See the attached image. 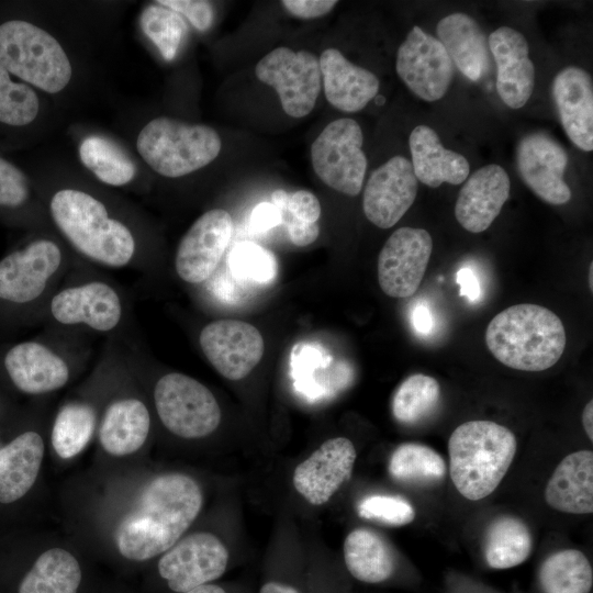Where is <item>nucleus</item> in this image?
<instances>
[{
  "instance_id": "obj_1",
  "label": "nucleus",
  "mask_w": 593,
  "mask_h": 593,
  "mask_svg": "<svg viewBox=\"0 0 593 593\" xmlns=\"http://www.w3.org/2000/svg\"><path fill=\"white\" fill-rule=\"evenodd\" d=\"M202 501L199 484L186 474L155 478L143 490L137 507L118 528L115 542L120 553L144 561L166 552L195 519Z\"/></svg>"
},
{
  "instance_id": "obj_2",
  "label": "nucleus",
  "mask_w": 593,
  "mask_h": 593,
  "mask_svg": "<svg viewBox=\"0 0 593 593\" xmlns=\"http://www.w3.org/2000/svg\"><path fill=\"white\" fill-rule=\"evenodd\" d=\"M54 225L83 259L111 269L138 270V245L130 226L79 189H60L49 200Z\"/></svg>"
},
{
  "instance_id": "obj_3",
  "label": "nucleus",
  "mask_w": 593,
  "mask_h": 593,
  "mask_svg": "<svg viewBox=\"0 0 593 593\" xmlns=\"http://www.w3.org/2000/svg\"><path fill=\"white\" fill-rule=\"evenodd\" d=\"M485 343L503 365L523 371H544L558 362L566 332L558 315L530 303L512 305L489 323Z\"/></svg>"
},
{
  "instance_id": "obj_4",
  "label": "nucleus",
  "mask_w": 593,
  "mask_h": 593,
  "mask_svg": "<svg viewBox=\"0 0 593 593\" xmlns=\"http://www.w3.org/2000/svg\"><path fill=\"white\" fill-rule=\"evenodd\" d=\"M516 449L515 435L503 425L481 419L459 425L448 441L455 488L470 501L489 496L506 474Z\"/></svg>"
},
{
  "instance_id": "obj_5",
  "label": "nucleus",
  "mask_w": 593,
  "mask_h": 593,
  "mask_svg": "<svg viewBox=\"0 0 593 593\" xmlns=\"http://www.w3.org/2000/svg\"><path fill=\"white\" fill-rule=\"evenodd\" d=\"M136 147L154 171L178 178L213 161L221 152L222 142L211 126L160 116L142 128Z\"/></svg>"
},
{
  "instance_id": "obj_6",
  "label": "nucleus",
  "mask_w": 593,
  "mask_h": 593,
  "mask_svg": "<svg viewBox=\"0 0 593 593\" xmlns=\"http://www.w3.org/2000/svg\"><path fill=\"white\" fill-rule=\"evenodd\" d=\"M0 64L9 74L48 93L61 91L72 75L71 64L58 41L22 20L0 25Z\"/></svg>"
},
{
  "instance_id": "obj_7",
  "label": "nucleus",
  "mask_w": 593,
  "mask_h": 593,
  "mask_svg": "<svg viewBox=\"0 0 593 593\" xmlns=\"http://www.w3.org/2000/svg\"><path fill=\"white\" fill-rule=\"evenodd\" d=\"M47 321L68 329L118 332L127 318L121 290L102 277H83L59 286L46 303Z\"/></svg>"
},
{
  "instance_id": "obj_8",
  "label": "nucleus",
  "mask_w": 593,
  "mask_h": 593,
  "mask_svg": "<svg viewBox=\"0 0 593 593\" xmlns=\"http://www.w3.org/2000/svg\"><path fill=\"white\" fill-rule=\"evenodd\" d=\"M69 269L57 242L32 240L0 260V301L16 305L47 303Z\"/></svg>"
},
{
  "instance_id": "obj_9",
  "label": "nucleus",
  "mask_w": 593,
  "mask_h": 593,
  "mask_svg": "<svg viewBox=\"0 0 593 593\" xmlns=\"http://www.w3.org/2000/svg\"><path fill=\"white\" fill-rule=\"evenodd\" d=\"M154 404L161 424L182 438H202L220 425L221 409L201 382L180 372L163 374L154 385Z\"/></svg>"
},
{
  "instance_id": "obj_10",
  "label": "nucleus",
  "mask_w": 593,
  "mask_h": 593,
  "mask_svg": "<svg viewBox=\"0 0 593 593\" xmlns=\"http://www.w3.org/2000/svg\"><path fill=\"white\" fill-rule=\"evenodd\" d=\"M362 142L361 127L355 120L342 118L327 124L311 146L316 176L338 192L357 195L368 164Z\"/></svg>"
},
{
  "instance_id": "obj_11",
  "label": "nucleus",
  "mask_w": 593,
  "mask_h": 593,
  "mask_svg": "<svg viewBox=\"0 0 593 593\" xmlns=\"http://www.w3.org/2000/svg\"><path fill=\"white\" fill-rule=\"evenodd\" d=\"M255 75L277 91L288 115L303 118L314 109L322 88L320 61L314 54L277 47L257 63Z\"/></svg>"
},
{
  "instance_id": "obj_12",
  "label": "nucleus",
  "mask_w": 593,
  "mask_h": 593,
  "mask_svg": "<svg viewBox=\"0 0 593 593\" xmlns=\"http://www.w3.org/2000/svg\"><path fill=\"white\" fill-rule=\"evenodd\" d=\"M81 358L48 339L25 340L7 351L3 366L20 391L44 394L64 388L71 378L74 360Z\"/></svg>"
},
{
  "instance_id": "obj_13",
  "label": "nucleus",
  "mask_w": 593,
  "mask_h": 593,
  "mask_svg": "<svg viewBox=\"0 0 593 593\" xmlns=\"http://www.w3.org/2000/svg\"><path fill=\"white\" fill-rule=\"evenodd\" d=\"M454 67L441 43L417 25L398 49L395 68L399 77L425 101H436L445 96Z\"/></svg>"
},
{
  "instance_id": "obj_14",
  "label": "nucleus",
  "mask_w": 593,
  "mask_h": 593,
  "mask_svg": "<svg viewBox=\"0 0 593 593\" xmlns=\"http://www.w3.org/2000/svg\"><path fill=\"white\" fill-rule=\"evenodd\" d=\"M228 551L211 533H195L176 542L158 562V572L170 590L183 593L220 578Z\"/></svg>"
},
{
  "instance_id": "obj_15",
  "label": "nucleus",
  "mask_w": 593,
  "mask_h": 593,
  "mask_svg": "<svg viewBox=\"0 0 593 593\" xmlns=\"http://www.w3.org/2000/svg\"><path fill=\"white\" fill-rule=\"evenodd\" d=\"M433 249L423 228L400 227L384 243L378 257V281L392 298H407L418 289Z\"/></svg>"
},
{
  "instance_id": "obj_16",
  "label": "nucleus",
  "mask_w": 593,
  "mask_h": 593,
  "mask_svg": "<svg viewBox=\"0 0 593 593\" xmlns=\"http://www.w3.org/2000/svg\"><path fill=\"white\" fill-rule=\"evenodd\" d=\"M233 220L223 209L199 216L179 242L175 256L178 277L200 284L212 277L231 240Z\"/></svg>"
},
{
  "instance_id": "obj_17",
  "label": "nucleus",
  "mask_w": 593,
  "mask_h": 593,
  "mask_svg": "<svg viewBox=\"0 0 593 593\" xmlns=\"http://www.w3.org/2000/svg\"><path fill=\"white\" fill-rule=\"evenodd\" d=\"M203 355L224 378L237 381L247 377L264 355V339L249 323L219 320L206 324L199 334Z\"/></svg>"
},
{
  "instance_id": "obj_18",
  "label": "nucleus",
  "mask_w": 593,
  "mask_h": 593,
  "mask_svg": "<svg viewBox=\"0 0 593 593\" xmlns=\"http://www.w3.org/2000/svg\"><path fill=\"white\" fill-rule=\"evenodd\" d=\"M568 160L562 146L542 132L524 136L517 146L516 161L522 180L549 204H564L571 199V190L563 179Z\"/></svg>"
},
{
  "instance_id": "obj_19",
  "label": "nucleus",
  "mask_w": 593,
  "mask_h": 593,
  "mask_svg": "<svg viewBox=\"0 0 593 593\" xmlns=\"http://www.w3.org/2000/svg\"><path fill=\"white\" fill-rule=\"evenodd\" d=\"M417 189L411 161L393 156L370 175L363 191V213L376 226L390 228L412 206Z\"/></svg>"
},
{
  "instance_id": "obj_20",
  "label": "nucleus",
  "mask_w": 593,
  "mask_h": 593,
  "mask_svg": "<svg viewBox=\"0 0 593 593\" xmlns=\"http://www.w3.org/2000/svg\"><path fill=\"white\" fill-rule=\"evenodd\" d=\"M356 457L348 438H331L295 468L293 485L307 502L322 505L349 480Z\"/></svg>"
},
{
  "instance_id": "obj_21",
  "label": "nucleus",
  "mask_w": 593,
  "mask_h": 593,
  "mask_svg": "<svg viewBox=\"0 0 593 593\" xmlns=\"http://www.w3.org/2000/svg\"><path fill=\"white\" fill-rule=\"evenodd\" d=\"M488 42L496 64L500 98L512 109L524 107L535 87V68L526 38L518 31L502 26L490 34Z\"/></svg>"
},
{
  "instance_id": "obj_22",
  "label": "nucleus",
  "mask_w": 593,
  "mask_h": 593,
  "mask_svg": "<svg viewBox=\"0 0 593 593\" xmlns=\"http://www.w3.org/2000/svg\"><path fill=\"white\" fill-rule=\"evenodd\" d=\"M511 181L500 165H486L474 171L457 197L455 216L470 233L490 227L510 198Z\"/></svg>"
},
{
  "instance_id": "obj_23",
  "label": "nucleus",
  "mask_w": 593,
  "mask_h": 593,
  "mask_svg": "<svg viewBox=\"0 0 593 593\" xmlns=\"http://www.w3.org/2000/svg\"><path fill=\"white\" fill-rule=\"evenodd\" d=\"M552 98L562 127L584 152L593 149V85L582 68L568 66L552 81Z\"/></svg>"
},
{
  "instance_id": "obj_24",
  "label": "nucleus",
  "mask_w": 593,
  "mask_h": 593,
  "mask_svg": "<svg viewBox=\"0 0 593 593\" xmlns=\"http://www.w3.org/2000/svg\"><path fill=\"white\" fill-rule=\"evenodd\" d=\"M318 61L325 97L337 110L358 112L377 96V76L349 61L338 49L323 51Z\"/></svg>"
},
{
  "instance_id": "obj_25",
  "label": "nucleus",
  "mask_w": 593,
  "mask_h": 593,
  "mask_svg": "<svg viewBox=\"0 0 593 593\" xmlns=\"http://www.w3.org/2000/svg\"><path fill=\"white\" fill-rule=\"evenodd\" d=\"M438 41L446 49L454 66L472 81L490 70L489 42L479 24L468 14L456 12L437 23Z\"/></svg>"
},
{
  "instance_id": "obj_26",
  "label": "nucleus",
  "mask_w": 593,
  "mask_h": 593,
  "mask_svg": "<svg viewBox=\"0 0 593 593\" xmlns=\"http://www.w3.org/2000/svg\"><path fill=\"white\" fill-rule=\"evenodd\" d=\"M546 503L569 514L593 512V452L579 450L566 456L545 489Z\"/></svg>"
},
{
  "instance_id": "obj_27",
  "label": "nucleus",
  "mask_w": 593,
  "mask_h": 593,
  "mask_svg": "<svg viewBox=\"0 0 593 593\" xmlns=\"http://www.w3.org/2000/svg\"><path fill=\"white\" fill-rule=\"evenodd\" d=\"M410 150L416 179L428 187L437 188L444 182L459 184L469 176L468 160L446 149L429 126L418 125L411 132Z\"/></svg>"
},
{
  "instance_id": "obj_28",
  "label": "nucleus",
  "mask_w": 593,
  "mask_h": 593,
  "mask_svg": "<svg viewBox=\"0 0 593 593\" xmlns=\"http://www.w3.org/2000/svg\"><path fill=\"white\" fill-rule=\"evenodd\" d=\"M149 429L150 414L146 404L136 396H122L107 405L99 427V440L108 454L125 456L144 445Z\"/></svg>"
},
{
  "instance_id": "obj_29",
  "label": "nucleus",
  "mask_w": 593,
  "mask_h": 593,
  "mask_svg": "<svg viewBox=\"0 0 593 593\" xmlns=\"http://www.w3.org/2000/svg\"><path fill=\"white\" fill-rule=\"evenodd\" d=\"M44 455V441L33 430L16 436L0 448V502L11 503L34 484Z\"/></svg>"
},
{
  "instance_id": "obj_30",
  "label": "nucleus",
  "mask_w": 593,
  "mask_h": 593,
  "mask_svg": "<svg viewBox=\"0 0 593 593\" xmlns=\"http://www.w3.org/2000/svg\"><path fill=\"white\" fill-rule=\"evenodd\" d=\"M344 559L350 574L366 583L383 582L395 569V558L389 544L368 528H356L347 535Z\"/></svg>"
},
{
  "instance_id": "obj_31",
  "label": "nucleus",
  "mask_w": 593,
  "mask_h": 593,
  "mask_svg": "<svg viewBox=\"0 0 593 593\" xmlns=\"http://www.w3.org/2000/svg\"><path fill=\"white\" fill-rule=\"evenodd\" d=\"M81 578L77 559L67 550L53 548L36 559L18 593H77Z\"/></svg>"
},
{
  "instance_id": "obj_32",
  "label": "nucleus",
  "mask_w": 593,
  "mask_h": 593,
  "mask_svg": "<svg viewBox=\"0 0 593 593\" xmlns=\"http://www.w3.org/2000/svg\"><path fill=\"white\" fill-rule=\"evenodd\" d=\"M532 548V534L521 518L500 516L486 530L484 557L493 569H508L523 563L529 557Z\"/></svg>"
},
{
  "instance_id": "obj_33",
  "label": "nucleus",
  "mask_w": 593,
  "mask_h": 593,
  "mask_svg": "<svg viewBox=\"0 0 593 593\" xmlns=\"http://www.w3.org/2000/svg\"><path fill=\"white\" fill-rule=\"evenodd\" d=\"M539 582L544 593H590L593 570L583 552L564 549L542 562Z\"/></svg>"
},
{
  "instance_id": "obj_34",
  "label": "nucleus",
  "mask_w": 593,
  "mask_h": 593,
  "mask_svg": "<svg viewBox=\"0 0 593 593\" xmlns=\"http://www.w3.org/2000/svg\"><path fill=\"white\" fill-rule=\"evenodd\" d=\"M97 425V411L89 402L71 401L64 404L52 428V446L63 459L78 455L91 439Z\"/></svg>"
},
{
  "instance_id": "obj_35",
  "label": "nucleus",
  "mask_w": 593,
  "mask_h": 593,
  "mask_svg": "<svg viewBox=\"0 0 593 593\" xmlns=\"http://www.w3.org/2000/svg\"><path fill=\"white\" fill-rule=\"evenodd\" d=\"M81 163L103 183L121 187L131 182L136 167L130 157L112 141L91 135L79 147Z\"/></svg>"
},
{
  "instance_id": "obj_36",
  "label": "nucleus",
  "mask_w": 593,
  "mask_h": 593,
  "mask_svg": "<svg viewBox=\"0 0 593 593\" xmlns=\"http://www.w3.org/2000/svg\"><path fill=\"white\" fill-rule=\"evenodd\" d=\"M389 472L394 480L403 483L427 484L445 477L446 462L426 445L405 443L392 452Z\"/></svg>"
},
{
  "instance_id": "obj_37",
  "label": "nucleus",
  "mask_w": 593,
  "mask_h": 593,
  "mask_svg": "<svg viewBox=\"0 0 593 593\" xmlns=\"http://www.w3.org/2000/svg\"><path fill=\"white\" fill-rule=\"evenodd\" d=\"M439 399L440 387L437 380L415 373L407 377L395 390L392 414L402 424H416L436 409Z\"/></svg>"
},
{
  "instance_id": "obj_38",
  "label": "nucleus",
  "mask_w": 593,
  "mask_h": 593,
  "mask_svg": "<svg viewBox=\"0 0 593 593\" xmlns=\"http://www.w3.org/2000/svg\"><path fill=\"white\" fill-rule=\"evenodd\" d=\"M139 21L144 34L154 43L163 58L172 60L187 33L182 16L155 2L143 10Z\"/></svg>"
},
{
  "instance_id": "obj_39",
  "label": "nucleus",
  "mask_w": 593,
  "mask_h": 593,
  "mask_svg": "<svg viewBox=\"0 0 593 593\" xmlns=\"http://www.w3.org/2000/svg\"><path fill=\"white\" fill-rule=\"evenodd\" d=\"M40 101L34 90L25 83L11 80L9 71L0 64V122L23 126L37 115Z\"/></svg>"
},
{
  "instance_id": "obj_40",
  "label": "nucleus",
  "mask_w": 593,
  "mask_h": 593,
  "mask_svg": "<svg viewBox=\"0 0 593 593\" xmlns=\"http://www.w3.org/2000/svg\"><path fill=\"white\" fill-rule=\"evenodd\" d=\"M230 265L237 276L260 283L270 282L278 269L275 255L250 242L242 243L232 250Z\"/></svg>"
},
{
  "instance_id": "obj_41",
  "label": "nucleus",
  "mask_w": 593,
  "mask_h": 593,
  "mask_svg": "<svg viewBox=\"0 0 593 593\" xmlns=\"http://www.w3.org/2000/svg\"><path fill=\"white\" fill-rule=\"evenodd\" d=\"M358 514L362 518L390 526H403L414 519L415 510L409 501L401 496L374 494L365 497L359 503Z\"/></svg>"
},
{
  "instance_id": "obj_42",
  "label": "nucleus",
  "mask_w": 593,
  "mask_h": 593,
  "mask_svg": "<svg viewBox=\"0 0 593 593\" xmlns=\"http://www.w3.org/2000/svg\"><path fill=\"white\" fill-rule=\"evenodd\" d=\"M271 201L279 211L284 210L295 219L306 223H316L321 215L318 199L307 190L288 193L283 189H277L271 193Z\"/></svg>"
},
{
  "instance_id": "obj_43",
  "label": "nucleus",
  "mask_w": 593,
  "mask_h": 593,
  "mask_svg": "<svg viewBox=\"0 0 593 593\" xmlns=\"http://www.w3.org/2000/svg\"><path fill=\"white\" fill-rule=\"evenodd\" d=\"M30 198L25 175L10 161L0 157V205L19 208Z\"/></svg>"
},
{
  "instance_id": "obj_44",
  "label": "nucleus",
  "mask_w": 593,
  "mask_h": 593,
  "mask_svg": "<svg viewBox=\"0 0 593 593\" xmlns=\"http://www.w3.org/2000/svg\"><path fill=\"white\" fill-rule=\"evenodd\" d=\"M156 3L183 15L198 31H206L214 18L211 2L203 0H159Z\"/></svg>"
},
{
  "instance_id": "obj_45",
  "label": "nucleus",
  "mask_w": 593,
  "mask_h": 593,
  "mask_svg": "<svg viewBox=\"0 0 593 593\" xmlns=\"http://www.w3.org/2000/svg\"><path fill=\"white\" fill-rule=\"evenodd\" d=\"M279 212L281 224L286 226L289 239L292 244L304 247L316 240L320 235V226L317 223L300 221L284 210Z\"/></svg>"
},
{
  "instance_id": "obj_46",
  "label": "nucleus",
  "mask_w": 593,
  "mask_h": 593,
  "mask_svg": "<svg viewBox=\"0 0 593 593\" xmlns=\"http://www.w3.org/2000/svg\"><path fill=\"white\" fill-rule=\"evenodd\" d=\"M281 4L293 16L315 19L331 12L337 4L334 0H283Z\"/></svg>"
},
{
  "instance_id": "obj_47",
  "label": "nucleus",
  "mask_w": 593,
  "mask_h": 593,
  "mask_svg": "<svg viewBox=\"0 0 593 593\" xmlns=\"http://www.w3.org/2000/svg\"><path fill=\"white\" fill-rule=\"evenodd\" d=\"M250 222L254 230L266 232L281 224L280 212L272 203L262 202L253 210Z\"/></svg>"
},
{
  "instance_id": "obj_48",
  "label": "nucleus",
  "mask_w": 593,
  "mask_h": 593,
  "mask_svg": "<svg viewBox=\"0 0 593 593\" xmlns=\"http://www.w3.org/2000/svg\"><path fill=\"white\" fill-rule=\"evenodd\" d=\"M456 281L460 286V295L469 301H475L481 293L479 281L470 268H461L456 275Z\"/></svg>"
},
{
  "instance_id": "obj_49",
  "label": "nucleus",
  "mask_w": 593,
  "mask_h": 593,
  "mask_svg": "<svg viewBox=\"0 0 593 593\" xmlns=\"http://www.w3.org/2000/svg\"><path fill=\"white\" fill-rule=\"evenodd\" d=\"M412 325L419 334H428L433 326L430 312L425 305H417L412 313Z\"/></svg>"
},
{
  "instance_id": "obj_50",
  "label": "nucleus",
  "mask_w": 593,
  "mask_h": 593,
  "mask_svg": "<svg viewBox=\"0 0 593 593\" xmlns=\"http://www.w3.org/2000/svg\"><path fill=\"white\" fill-rule=\"evenodd\" d=\"M593 401L590 400L582 412V424L590 440H593Z\"/></svg>"
},
{
  "instance_id": "obj_51",
  "label": "nucleus",
  "mask_w": 593,
  "mask_h": 593,
  "mask_svg": "<svg viewBox=\"0 0 593 593\" xmlns=\"http://www.w3.org/2000/svg\"><path fill=\"white\" fill-rule=\"evenodd\" d=\"M260 593H299V591L288 584L280 582H268L262 585Z\"/></svg>"
},
{
  "instance_id": "obj_52",
  "label": "nucleus",
  "mask_w": 593,
  "mask_h": 593,
  "mask_svg": "<svg viewBox=\"0 0 593 593\" xmlns=\"http://www.w3.org/2000/svg\"><path fill=\"white\" fill-rule=\"evenodd\" d=\"M183 593H226V592L219 585L208 583V584L197 586Z\"/></svg>"
},
{
  "instance_id": "obj_53",
  "label": "nucleus",
  "mask_w": 593,
  "mask_h": 593,
  "mask_svg": "<svg viewBox=\"0 0 593 593\" xmlns=\"http://www.w3.org/2000/svg\"><path fill=\"white\" fill-rule=\"evenodd\" d=\"M593 262L590 264V280H589V284H590V290L592 291L593 290V282H592V273H593V267H592Z\"/></svg>"
}]
</instances>
